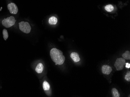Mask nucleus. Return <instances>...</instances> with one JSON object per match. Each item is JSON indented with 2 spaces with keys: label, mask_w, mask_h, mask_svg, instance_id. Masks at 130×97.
Returning a JSON list of instances; mask_svg holds the SVG:
<instances>
[{
  "label": "nucleus",
  "mask_w": 130,
  "mask_h": 97,
  "mask_svg": "<svg viewBox=\"0 0 130 97\" xmlns=\"http://www.w3.org/2000/svg\"><path fill=\"white\" fill-rule=\"evenodd\" d=\"M51 58L56 65H62L65 60V57L62 52L56 48H52L50 52Z\"/></svg>",
  "instance_id": "nucleus-1"
},
{
  "label": "nucleus",
  "mask_w": 130,
  "mask_h": 97,
  "mask_svg": "<svg viewBox=\"0 0 130 97\" xmlns=\"http://www.w3.org/2000/svg\"><path fill=\"white\" fill-rule=\"evenodd\" d=\"M16 21V20L14 17L13 16H11L4 19L2 21V24L5 27L9 28L14 25Z\"/></svg>",
  "instance_id": "nucleus-2"
},
{
  "label": "nucleus",
  "mask_w": 130,
  "mask_h": 97,
  "mask_svg": "<svg viewBox=\"0 0 130 97\" xmlns=\"http://www.w3.org/2000/svg\"><path fill=\"white\" fill-rule=\"evenodd\" d=\"M20 30L23 32L28 34L31 31V27L29 23L27 22L22 21L19 23Z\"/></svg>",
  "instance_id": "nucleus-3"
},
{
  "label": "nucleus",
  "mask_w": 130,
  "mask_h": 97,
  "mask_svg": "<svg viewBox=\"0 0 130 97\" xmlns=\"http://www.w3.org/2000/svg\"><path fill=\"white\" fill-rule=\"evenodd\" d=\"M125 63V59L123 58H118L115 63V66L117 71H121L123 69Z\"/></svg>",
  "instance_id": "nucleus-4"
},
{
  "label": "nucleus",
  "mask_w": 130,
  "mask_h": 97,
  "mask_svg": "<svg viewBox=\"0 0 130 97\" xmlns=\"http://www.w3.org/2000/svg\"><path fill=\"white\" fill-rule=\"evenodd\" d=\"M8 9L12 14H16L18 12V8L16 4L14 3H11L8 4Z\"/></svg>",
  "instance_id": "nucleus-5"
},
{
  "label": "nucleus",
  "mask_w": 130,
  "mask_h": 97,
  "mask_svg": "<svg viewBox=\"0 0 130 97\" xmlns=\"http://www.w3.org/2000/svg\"><path fill=\"white\" fill-rule=\"evenodd\" d=\"M112 69L111 67L108 65H104L102 67V72L103 74L106 75H109L111 73Z\"/></svg>",
  "instance_id": "nucleus-6"
},
{
  "label": "nucleus",
  "mask_w": 130,
  "mask_h": 97,
  "mask_svg": "<svg viewBox=\"0 0 130 97\" xmlns=\"http://www.w3.org/2000/svg\"><path fill=\"white\" fill-rule=\"evenodd\" d=\"M70 56L74 62H78L80 60L79 55L77 53H72L70 55Z\"/></svg>",
  "instance_id": "nucleus-7"
},
{
  "label": "nucleus",
  "mask_w": 130,
  "mask_h": 97,
  "mask_svg": "<svg viewBox=\"0 0 130 97\" xmlns=\"http://www.w3.org/2000/svg\"><path fill=\"white\" fill-rule=\"evenodd\" d=\"M43 70V65L41 63H39L36 66V71L38 74H41V73H42Z\"/></svg>",
  "instance_id": "nucleus-8"
},
{
  "label": "nucleus",
  "mask_w": 130,
  "mask_h": 97,
  "mask_svg": "<svg viewBox=\"0 0 130 97\" xmlns=\"http://www.w3.org/2000/svg\"><path fill=\"white\" fill-rule=\"evenodd\" d=\"M57 19L55 16H52L49 19L48 22L51 25H55L57 22Z\"/></svg>",
  "instance_id": "nucleus-9"
},
{
  "label": "nucleus",
  "mask_w": 130,
  "mask_h": 97,
  "mask_svg": "<svg viewBox=\"0 0 130 97\" xmlns=\"http://www.w3.org/2000/svg\"><path fill=\"white\" fill-rule=\"evenodd\" d=\"M112 93L113 97H120V94L119 93V91L116 88H113L112 89Z\"/></svg>",
  "instance_id": "nucleus-10"
},
{
  "label": "nucleus",
  "mask_w": 130,
  "mask_h": 97,
  "mask_svg": "<svg viewBox=\"0 0 130 97\" xmlns=\"http://www.w3.org/2000/svg\"><path fill=\"white\" fill-rule=\"evenodd\" d=\"M43 89L45 91L49 90L50 89V85L46 81L44 82L43 83Z\"/></svg>",
  "instance_id": "nucleus-11"
},
{
  "label": "nucleus",
  "mask_w": 130,
  "mask_h": 97,
  "mask_svg": "<svg viewBox=\"0 0 130 97\" xmlns=\"http://www.w3.org/2000/svg\"><path fill=\"white\" fill-rule=\"evenodd\" d=\"M122 57L124 59L126 60H130V52L128 51H127L122 55Z\"/></svg>",
  "instance_id": "nucleus-12"
},
{
  "label": "nucleus",
  "mask_w": 130,
  "mask_h": 97,
  "mask_svg": "<svg viewBox=\"0 0 130 97\" xmlns=\"http://www.w3.org/2000/svg\"><path fill=\"white\" fill-rule=\"evenodd\" d=\"M105 9L108 12H111L114 10V7L112 5L109 4L105 7Z\"/></svg>",
  "instance_id": "nucleus-13"
},
{
  "label": "nucleus",
  "mask_w": 130,
  "mask_h": 97,
  "mask_svg": "<svg viewBox=\"0 0 130 97\" xmlns=\"http://www.w3.org/2000/svg\"><path fill=\"white\" fill-rule=\"evenodd\" d=\"M3 37L5 40H6L8 38L9 35L8 31L6 29H4L3 31Z\"/></svg>",
  "instance_id": "nucleus-14"
},
{
  "label": "nucleus",
  "mask_w": 130,
  "mask_h": 97,
  "mask_svg": "<svg viewBox=\"0 0 130 97\" xmlns=\"http://www.w3.org/2000/svg\"><path fill=\"white\" fill-rule=\"evenodd\" d=\"M125 79L126 80V81H127L129 82L130 81V72L128 71L127 72L126 76L125 77Z\"/></svg>",
  "instance_id": "nucleus-15"
},
{
  "label": "nucleus",
  "mask_w": 130,
  "mask_h": 97,
  "mask_svg": "<svg viewBox=\"0 0 130 97\" xmlns=\"http://www.w3.org/2000/svg\"><path fill=\"white\" fill-rule=\"evenodd\" d=\"M125 67L127 69H129L130 68V63H126V66H125Z\"/></svg>",
  "instance_id": "nucleus-16"
}]
</instances>
